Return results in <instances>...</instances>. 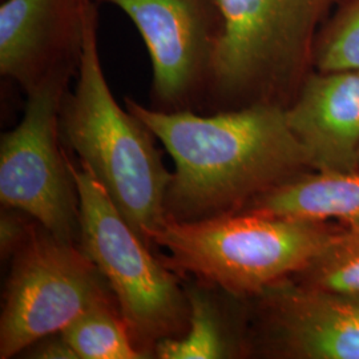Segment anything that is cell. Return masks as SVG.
<instances>
[{"instance_id":"ac0fdd59","label":"cell","mask_w":359,"mask_h":359,"mask_svg":"<svg viewBox=\"0 0 359 359\" xmlns=\"http://www.w3.org/2000/svg\"><path fill=\"white\" fill-rule=\"evenodd\" d=\"M20 355L25 358L34 359H79L75 350L68 344L62 333L51 334L40 338L27 347Z\"/></svg>"},{"instance_id":"5bb4252c","label":"cell","mask_w":359,"mask_h":359,"mask_svg":"<svg viewBox=\"0 0 359 359\" xmlns=\"http://www.w3.org/2000/svg\"><path fill=\"white\" fill-rule=\"evenodd\" d=\"M62 334L79 359H148L133 345L116 299L87 310Z\"/></svg>"},{"instance_id":"6da1fadb","label":"cell","mask_w":359,"mask_h":359,"mask_svg":"<svg viewBox=\"0 0 359 359\" xmlns=\"http://www.w3.org/2000/svg\"><path fill=\"white\" fill-rule=\"evenodd\" d=\"M126 107L175 163L167 219L198 221L241 212L258 196L310 169L283 107L165 112L129 97Z\"/></svg>"},{"instance_id":"e0dca14e","label":"cell","mask_w":359,"mask_h":359,"mask_svg":"<svg viewBox=\"0 0 359 359\" xmlns=\"http://www.w3.org/2000/svg\"><path fill=\"white\" fill-rule=\"evenodd\" d=\"M36 221L26 213L3 206L0 217V253L1 259H11Z\"/></svg>"},{"instance_id":"30bf717a","label":"cell","mask_w":359,"mask_h":359,"mask_svg":"<svg viewBox=\"0 0 359 359\" xmlns=\"http://www.w3.org/2000/svg\"><path fill=\"white\" fill-rule=\"evenodd\" d=\"M92 0H4L0 74L25 92L63 67H79Z\"/></svg>"},{"instance_id":"277c9868","label":"cell","mask_w":359,"mask_h":359,"mask_svg":"<svg viewBox=\"0 0 359 359\" xmlns=\"http://www.w3.org/2000/svg\"><path fill=\"white\" fill-rule=\"evenodd\" d=\"M345 226L332 221L237 212L198 221L165 222L152 248L180 277H192L252 298L295 276Z\"/></svg>"},{"instance_id":"5b68a950","label":"cell","mask_w":359,"mask_h":359,"mask_svg":"<svg viewBox=\"0 0 359 359\" xmlns=\"http://www.w3.org/2000/svg\"><path fill=\"white\" fill-rule=\"evenodd\" d=\"M80 209L79 245L99 268L115 295L133 345L147 358L167 338L189 326V302L180 276L156 258L121 216L102 184L67 154Z\"/></svg>"},{"instance_id":"9a60e30c","label":"cell","mask_w":359,"mask_h":359,"mask_svg":"<svg viewBox=\"0 0 359 359\" xmlns=\"http://www.w3.org/2000/svg\"><path fill=\"white\" fill-rule=\"evenodd\" d=\"M290 278L313 290L359 293V228L345 226Z\"/></svg>"},{"instance_id":"8992f818","label":"cell","mask_w":359,"mask_h":359,"mask_svg":"<svg viewBox=\"0 0 359 359\" xmlns=\"http://www.w3.org/2000/svg\"><path fill=\"white\" fill-rule=\"evenodd\" d=\"M114 299L80 245L35 222L11 258L0 317V358L20 355L40 338L62 333L87 310Z\"/></svg>"},{"instance_id":"7a4b0ae2","label":"cell","mask_w":359,"mask_h":359,"mask_svg":"<svg viewBox=\"0 0 359 359\" xmlns=\"http://www.w3.org/2000/svg\"><path fill=\"white\" fill-rule=\"evenodd\" d=\"M97 3L90 1L76 83L67 90L60 133L90 169L130 228L152 250L151 234L165 222L172 180L145 124L117 103L104 75Z\"/></svg>"},{"instance_id":"7c38bea8","label":"cell","mask_w":359,"mask_h":359,"mask_svg":"<svg viewBox=\"0 0 359 359\" xmlns=\"http://www.w3.org/2000/svg\"><path fill=\"white\" fill-rule=\"evenodd\" d=\"M241 212L359 228V170L304 172L258 196Z\"/></svg>"},{"instance_id":"52a82bcc","label":"cell","mask_w":359,"mask_h":359,"mask_svg":"<svg viewBox=\"0 0 359 359\" xmlns=\"http://www.w3.org/2000/svg\"><path fill=\"white\" fill-rule=\"evenodd\" d=\"M76 67H63L27 92L19 124L0 140V201L34 218L60 240L79 244L75 180L59 139L60 111Z\"/></svg>"},{"instance_id":"ba28073f","label":"cell","mask_w":359,"mask_h":359,"mask_svg":"<svg viewBox=\"0 0 359 359\" xmlns=\"http://www.w3.org/2000/svg\"><path fill=\"white\" fill-rule=\"evenodd\" d=\"M115 6L142 36L152 63V108L204 114L225 23L218 0H93Z\"/></svg>"},{"instance_id":"2e32d148","label":"cell","mask_w":359,"mask_h":359,"mask_svg":"<svg viewBox=\"0 0 359 359\" xmlns=\"http://www.w3.org/2000/svg\"><path fill=\"white\" fill-rule=\"evenodd\" d=\"M314 69L359 71V0H347L329 19L317 39Z\"/></svg>"},{"instance_id":"4fadbf2b","label":"cell","mask_w":359,"mask_h":359,"mask_svg":"<svg viewBox=\"0 0 359 359\" xmlns=\"http://www.w3.org/2000/svg\"><path fill=\"white\" fill-rule=\"evenodd\" d=\"M189 302V326L180 338L157 344L154 358L224 359L243 353L240 337L226 298L231 293L216 285L193 278L184 285Z\"/></svg>"},{"instance_id":"9c48e42d","label":"cell","mask_w":359,"mask_h":359,"mask_svg":"<svg viewBox=\"0 0 359 359\" xmlns=\"http://www.w3.org/2000/svg\"><path fill=\"white\" fill-rule=\"evenodd\" d=\"M256 299L258 345L268 357L359 359V293H330L286 278Z\"/></svg>"},{"instance_id":"8fae6325","label":"cell","mask_w":359,"mask_h":359,"mask_svg":"<svg viewBox=\"0 0 359 359\" xmlns=\"http://www.w3.org/2000/svg\"><path fill=\"white\" fill-rule=\"evenodd\" d=\"M285 112L310 169L359 170V71L314 69Z\"/></svg>"},{"instance_id":"3957f363","label":"cell","mask_w":359,"mask_h":359,"mask_svg":"<svg viewBox=\"0 0 359 359\" xmlns=\"http://www.w3.org/2000/svg\"><path fill=\"white\" fill-rule=\"evenodd\" d=\"M225 29L206 114L250 105L287 108L314 71L317 39L347 0H218Z\"/></svg>"}]
</instances>
